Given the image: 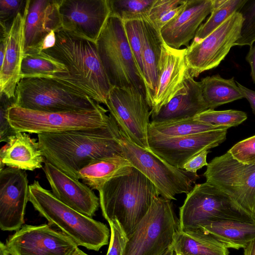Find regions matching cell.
I'll list each match as a JSON object with an SVG mask.
<instances>
[{
	"instance_id": "obj_1",
	"label": "cell",
	"mask_w": 255,
	"mask_h": 255,
	"mask_svg": "<svg viewBox=\"0 0 255 255\" xmlns=\"http://www.w3.org/2000/svg\"><path fill=\"white\" fill-rule=\"evenodd\" d=\"M120 135L119 127L113 117L106 127L37 134L45 160L77 180L79 171L90 163L123 153Z\"/></svg>"
},
{
	"instance_id": "obj_2",
	"label": "cell",
	"mask_w": 255,
	"mask_h": 255,
	"mask_svg": "<svg viewBox=\"0 0 255 255\" xmlns=\"http://www.w3.org/2000/svg\"><path fill=\"white\" fill-rule=\"evenodd\" d=\"M42 51L67 68L66 74L52 79L99 104L106 105L113 87L101 62L96 43L62 30L56 33L54 45Z\"/></svg>"
},
{
	"instance_id": "obj_3",
	"label": "cell",
	"mask_w": 255,
	"mask_h": 255,
	"mask_svg": "<svg viewBox=\"0 0 255 255\" xmlns=\"http://www.w3.org/2000/svg\"><path fill=\"white\" fill-rule=\"evenodd\" d=\"M102 215L108 223L117 220L128 238L159 196L154 184L133 167L126 174L107 182L98 191Z\"/></svg>"
},
{
	"instance_id": "obj_4",
	"label": "cell",
	"mask_w": 255,
	"mask_h": 255,
	"mask_svg": "<svg viewBox=\"0 0 255 255\" xmlns=\"http://www.w3.org/2000/svg\"><path fill=\"white\" fill-rule=\"evenodd\" d=\"M29 202L49 225L57 227L78 246L98 251L108 245L110 230L105 224L65 205L38 181L29 185Z\"/></svg>"
},
{
	"instance_id": "obj_5",
	"label": "cell",
	"mask_w": 255,
	"mask_h": 255,
	"mask_svg": "<svg viewBox=\"0 0 255 255\" xmlns=\"http://www.w3.org/2000/svg\"><path fill=\"white\" fill-rule=\"evenodd\" d=\"M96 44L101 62L112 86H132L146 97L144 79L131 51L121 17L111 13Z\"/></svg>"
},
{
	"instance_id": "obj_6",
	"label": "cell",
	"mask_w": 255,
	"mask_h": 255,
	"mask_svg": "<svg viewBox=\"0 0 255 255\" xmlns=\"http://www.w3.org/2000/svg\"><path fill=\"white\" fill-rule=\"evenodd\" d=\"M108 112L100 105L92 110L49 113L25 109L12 104L8 109L7 119L17 132L38 134L106 127L112 119Z\"/></svg>"
},
{
	"instance_id": "obj_7",
	"label": "cell",
	"mask_w": 255,
	"mask_h": 255,
	"mask_svg": "<svg viewBox=\"0 0 255 255\" xmlns=\"http://www.w3.org/2000/svg\"><path fill=\"white\" fill-rule=\"evenodd\" d=\"M255 220L226 193L207 182L195 184L179 208V230L200 229L213 221Z\"/></svg>"
},
{
	"instance_id": "obj_8",
	"label": "cell",
	"mask_w": 255,
	"mask_h": 255,
	"mask_svg": "<svg viewBox=\"0 0 255 255\" xmlns=\"http://www.w3.org/2000/svg\"><path fill=\"white\" fill-rule=\"evenodd\" d=\"M178 230L179 219L171 200L156 196L128 238L124 255H163Z\"/></svg>"
},
{
	"instance_id": "obj_9",
	"label": "cell",
	"mask_w": 255,
	"mask_h": 255,
	"mask_svg": "<svg viewBox=\"0 0 255 255\" xmlns=\"http://www.w3.org/2000/svg\"><path fill=\"white\" fill-rule=\"evenodd\" d=\"M13 105L49 113L92 110L100 104L52 78H24L18 83Z\"/></svg>"
},
{
	"instance_id": "obj_10",
	"label": "cell",
	"mask_w": 255,
	"mask_h": 255,
	"mask_svg": "<svg viewBox=\"0 0 255 255\" xmlns=\"http://www.w3.org/2000/svg\"><path fill=\"white\" fill-rule=\"evenodd\" d=\"M120 133L123 154L154 184L159 196L176 200V195L187 194L192 189V184L200 178L197 174L172 166L150 150L133 143L120 128Z\"/></svg>"
},
{
	"instance_id": "obj_11",
	"label": "cell",
	"mask_w": 255,
	"mask_h": 255,
	"mask_svg": "<svg viewBox=\"0 0 255 255\" xmlns=\"http://www.w3.org/2000/svg\"><path fill=\"white\" fill-rule=\"evenodd\" d=\"M203 176L255 220V164H244L227 151L208 163Z\"/></svg>"
},
{
	"instance_id": "obj_12",
	"label": "cell",
	"mask_w": 255,
	"mask_h": 255,
	"mask_svg": "<svg viewBox=\"0 0 255 255\" xmlns=\"http://www.w3.org/2000/svg\"><path fill=\"white\" fill-rule=\"evenodd\" d=\"M119 128L139 146L150 150L148 127L150 109L146 97L134 87H113L105 105Z\"/></svg>"
},
{
	"instance_id": "obj_13",
	"label": "cell",
	"mask_w": 255,
	"mask_h": 255,
	"mask_svg": "<svg viewBox=\"0 0 255 255\" xmlns=\"http://www.w3.org/2000/svg\"><path fill=\"white\" fill-rule=\"evenodd\" d=\"M243 20L242 13L236 12L203 39L186 48L185 59L192 77L217 67L225 59L240 38Z\"/></svg>"
},
{
	"instance_id": "obj_14",
	"label": "cell",
	"mask_w": 255,
	"mask_h": 255,
	"mask_svg": "<svg viewBox=\"0 0 255 255\" xmlns=\"http://www.w3.org/2000/svg\"><path fill=\"white\" fill-rule=\"evenodd\" d=\"M5 245L10 255H72L78 247L49 224L23 225L9 237Z\"/></svg>"
},
{
	"instance_id": "obj_15",
	"label": "cell",
	"mask_w": 255,
	"mask_h": 255,
	"mask_svg": "<svg viewBox=\"0 0 255 255\" xmlns=\"http://www.w3.org/2000/svg\"><path fill=\"white\" fill-rule=\"evenodd\" d=\"M62 29L96 43L111 13L109 0H60Z\"/></svg>"
},
{
	"instance_id": "obj_16",
	"label": "cell",
	"mask_w": 255,
	"mask_h": 255,
	"mask_svg": "<svg viewBox=\"0 0 255 255\" xmlns=\"http://www.w3.org/2000/svg\"><path fill=\"white\" fill-rule=\"evenodd\" d=\"M29 185L25 170L4 167L0 170V228L19 230L24 223Z\"/></svg>"
},
{
	"instance_id": "obj_17",
	"label": "cell",
	"mask_w": 255,
	"mask_h": 255,
	"mask_svg": "<svg viewBox=\"0 0 255 255\" xmlns=\"http://www.w3.org/2000/svg\"><path fill=\"white\" fill-rule=\"evenodd\" d=\"M227 129L186 136L148 140L150 150L172 166L182 169L194 155L218 146L226 139Z\"/></svg>"
},
{
	"instance_id": "obj_18",
	"label": "cell",
	"mask_w": 255,
	"mask_h": 255,
	"mask_svg": "<svg viewBox=\"0 0 255 255\" xmlns=\"http://www.w3.org/2000/svg\"><path fill=\"white\" fill-rule=\"evenodd\" d=\"M185 54L186 48L177 49L163 43L158 65L157 87L150 107L151 117L184 87L189 73Z\"/></svg>"
},
{
	"instance_id": "obj_19",
	"label": "cell",
	"mask_w": 255,
	"mask_h": 255,
	"mask_svg": "<svg viewBox=\"0 0 255 255\" xmlns=\"http://www.w3.org/2000/svg\"><path fill=\"white\" fill-rule=\"evenodd\" d=\"M43 171L52 192L59 201L92 218L98 210L99 198L88 186L74 179L47 161Z\"/></svg>"
},
{
	"instance_id": "obj_20",
	"label": "cell",
	"mask_w": 255,
	"mask_h": 255,
	"mask_svg": "<svg viewBox=\"0 0 255 255\" xmlns=\"http://www.w3.org/2000/svg\"><path fill=\"white\" fill-rule=\"evenodd\" d=\"M60 0H27L24 26V53L42 51L45 37L63 30Z\"/></svg>"
},
{
	"instance_id": "obj_21",
	"label": "cell",
	"mask_w": 255,
	"mask_h": 255,
	"mask_svg": "<svg viewBox=\"0 0 255 255\" xmlns=\"http://www.w3.org/2000/svg\"><path fill=\"white\" fill-rule=\"evenodd\" d=\"M26 13L25 3L23 11L17 14L8 29L5 57L0 66V95L9 100L14 99L16 86L21 79L20 71L24 55V26Z\"/></svg>"
},
{
	"instance_id": "obj_22",
	"label": "cell",
	"mask_w": 255,
	"mask_h": 255,
	"mask_svg": "<svg viewBox=\"0 0 255 255\" xmlns=\"http://www.w3.org/2000/svg\"><path fill=\"white\" fill-rule=\"evenodd\" d=\"M213 6L214 0H187L183 11L160 30L165 43L177 49L187 47Z\"/></svg>"
},
{
	"instance_id": "obj_23",
	"label": "cell",
	"mask_w": 255,
	"mask_h": 255,
	"mask_svg": "<svg viewBox=\"0 0 255 255\" xmlns=\"http://www.w3.org/2000/svg\"><path fill=\"white\" fill-rule=\"evenodd\" d=\"M208 109L200 82L195 81L189 72L185 79L184 87L157 114L151 117V123L193 118Z\"/></svg>"
},
{
	"instance_id": "obj_24",
	"label": "cell",
	"mask_w": 255,
	"mask_h": 255,
	"mask_svg": "<svg viewBox=\"0 0 255 255\" xmlns=\"http://www.w3.org/2000/svg\"><path fill=\"white\" fill-rule=\"evenodd\" d=\"M45 159L35 139L17 132L0 150V170L7 167L33 171L42 168Z\"/></svg>"
},
{
	"instance_id": "obj_25",
	"label": "cell",
	"mask_w": 255,
	"mask_h": 255,
	"mask_svg": "<svg viewBox=\"0 0 255 255\" xmlns=\"http://www.w3.org/2000/svg\"><path fill=\"white\" fill-rule=\"evenodd\" d=\"M143 28L142 62L146 99L150 107L158 81V65L164 41L160 31L148 18L141 17Z\"/></svg>"
},
{
	"instance_id": "obj_26",
	"label": "cell",
	"mask_w": 255,
	"mask_h": 255,
	"mask_svg": "<svg viewBox=\"0 0 255 255\" xmlns=\"http://www.w3.org/2000/svg\"><path fill=\"white\" fill-rule=\"evenodd\" d=\"M132 167L123 153L117 154L90 163L79 171L78 179L91 189L99 191L107 182L128 173Z\"/></svg>"
},
{
	"instance_id": "obj_27",
	"label": "cell",
	"mask_w": 255,
	"mask_h": 255,
	"mask_svg": "<svg viewBox=\"0 0 255 255\" xmlns=\"http://www.w3.org/2000/svg\"><path fill=\"white\" fill-rule=\"evenodd\" d=\"M200 229L211 235L228 249H245L255 241V220L213 221L202 225Z\"/></svg>"
},
{
	"instance_id": "obj_28",
	"label": "cell",
	"mask_w": 255,
	"mask_h": 255,
	"mask_svg": "<svg viewBox=\"0 0 255 255\" xmlns=\"http://www.w3.org/2000/svg\"><path fill=\"white\" fill-rule=\"evenodd\" d=\"M170 248L176 255H229L224 244L201 229L178 230Z\"/></svg>"
},
{
	"instance_id": "obj_29",
	"label": "cell",
	"mask_w": 255,
	"mask_h": 255,
	"mask_svg": "<svg viewBox=\"0 0 255 255\" xmlns=\"http://www.w3.org/2000/svg\"><path fill=\"white\" fill-rule=\"evenodd\" d=\"M203 99L208 109L215 108L244 98L234 77L224 79L220 75L207 76L200 81Z\"/></svg>"
},
{
	"instance_id": "obj_30",
	"label": "cell",
	"mask_w": 255,
	"mask_h": 255,
	"mask_svg": "<svg viewBox=\"0 0 255 255\" xmlns=\"http://www.w3.org/2000/svg\"><path fill=\"white\" fill-rule=\"evenodd\" d=\"M228 128L199 122L194 117L158 123L150 122L148 127V140L180 137Z\"/></svg>"
},
{
	"instance_id": "obj_31",
	"label": "cell",
	"mask_w": 255,
	"mask_h": 255,
	"mask_svg": "<svg viewBox=\"0 0 255 255\" xmlns=\"http://www.w3.org/2000/svg\"><path fill=\"white\" fill-rule=\"evenodd\" d=\"M21 78H54L67 73L65 66L43 51L24 53Z\"/></svg>"
},
{
	"instance_id": "obj_32",
	"label": "cell",
	"mask_w": 255,
	"mask_h": 255,
	"mask_svg": "<svg viewBox=\"0 0 255 255\" xmlns=\"http://www.w3.org/2000/svg\"><path fill=\"white\" fill-rule=\"evenodd\" d=\"M248 0H214L210 15L197 30L192 42H198L221 25L236 12L241 10Z\"/></svg>"
},
{
	"instance_id": "obj_33",
	"label": "cell",
	"mask_w": 255,
	"mask_h": 255,
	"mask_svg": "<svg viewBox=\"0 0 255 255\" xmlns=\"http://www.w3.org/2000/svg\"><path fill=\"white\" fill-rule=\"evenodd\" d=\"M187 0H154L147 16L159 31L184 9Z\"/></svg>"
},
{
	"instance_id": "obj_34",
	"label": "cell",
	"mask_w": 255,
	"mask_h": 255,
	"mask_svg": "<svg viewBox=\"0 0 255 255\" xmlns=\"http://www.w3.org/2000/svg\"><path fill=\"white\" fill-rule=\"evenodd\" d=\"M247 118V114L241 111L208 109L195 116L194 119L216 126L230 128L238 126L246 121Z\"/></svg>"
},
{
	"instance_id": "obj_35",
	"label": "cell",
	"mask_w": 255,
	"mask_h": 255,
	"mask_svg": "<svg viewBox=\"0 0 255 255\" xmlns=\"http://www.w3.org/2000/svg\"><path fill=\"white\" fill-rule=\"evenodd\" d=\"M154 0H109L111 13L123 20L140 18L147 13Z\"/></svg>"
},
{
	"instance_id": "obj_36",
	"label": "cell",
	"mask_w": 255,
	"mask_h": 255,
	"mask_svg": "<svg viewBox=\"0 0 255 255\" xmlns=\"http://www.w3.org/2000/svg\"><path fill=\"white\" fill-rule=\"evenodd\" d=\"M125 32L139 71L143 79L142 62L143 28L141 17L123 20Z\"/></svg>"
},
{
	"instance_id": "obj_37",
	"label": "cell",
	"mask_w": 255,
	"mask_h": 255,
	"mask_svg": "<svg viewBox=\"0 0 255 255\" xmlns=\"http://www.w3.org/2000/svg\"><path fill=\"white\" fill-rule=\"evenodd\" d=\"M240 12L244 20L240 38L235 46L249 45L251 47L255 42V0H248Z\"/></svg>"
},
{
	"instance_id": "obj_38",
	"label": "cell",
	"mask_w": 255,
	"mask_h": 255,
	"mask_svg": "<svg viewBox=\"0 0 255 255\" xmlns=\"http://www.w3.org/2000/svg\"><path fill=\"white\" fill-rule=\"evenodd\" d=\"M228 151L244 164H255V135L237 142Z\"/></svg>"
},
{
	"instance_id": "obj_39",
	"label": "cell",
	"mask_w": 255,
	"mask_h": 255,
	"mask_svg": "<svg viewBox=\"0 0 255 255\" xmlns=\"http://www.w3.org/2000/svg\"><path fill=\"white\" fill-rule=\"evenodd\" d=\"M108 223L111 230V238L106 255H124L128 238L117 220Z\"/></svg>"
},
{
	"instance_id": "obj_40",
	"label": "cell",
	"mask_w": 255,
	"mask_h": 255,
	"mask_svg": "<svg viewBox=\"0 0 255 255\" xmlns=\"http://www.w3.org/2000/svg\"><path fill=\"white\" fill-rule=\"evenodd\" d=\"M26 1V0H0V27L8 28L6 26L7 22L11 20L12 21L19 12L23 10Z\"/></svg>"
},
{
	"instance_id": "obj_41",
	"label": "cell",
	"mask_w": 255,
	"mask_h": 255,
	"mask_svg": "<svg viewBox=\"0 0 255 255\" xmlns=\"http://www.w3.org/2000/svg\"><path fill=\"white\" fill-rule=\"evenodd\" d=\"M3 95H0V142L8 141L12 135L17 131L9 124L7 119L8 109L14 101H11Z\"/></svg>"
},
{
	"instance_id": "obj_42",
	"label": "cell",
	"mask_w": 255,
	"mask_h": 255,
	"mask_svg": "<svg viewBox=\"0 0 255 255\" xmlns=\"http://www.w3.org/2000/svg\"><path fill=\"white\" fill-rule=\"evenodd\" d=\"M210 152L209 150H205L194 155L185 163L182 169L190 173L197 174L198 170L208 165L207 156Z\"/></svg>"
},
{
	"instance_id": "obj_43",
	"label": "cell",
	"mask_w": 255,
	"mask_h": 255,
	"mask_svg": "<svg viewBox=\"0 0 255 255\" xmlns=\"http://www.w3.org/2000/svg\"><path fill=\"white\" fill-rule=\"evenodd\" d=\"M236 82L244 98L249 101L253 112L255 114V91L245 87L237 81Z\"/></svg>"
},
{
	"instance_id": "obj_44",
	"label": "cell",
	"mask_w": 255,
	"mask_h": 255,
	"mask_svg": "<svg viewBox=\"0 0 255 255\" xmlns=\"http://www.w3.org/2000/svg\"><path fill=\"white\" fill-rule=\"evenodd\" d=\"M246 59L251 66V76L253 81L255 83V44L250 47Z\"/></svg>"
},
{
	"instance_id": "obj_45",
	"label": "cell",
	"mask_w": 255,
	"mask_h": 255,
	"mask_svg": "<svg viewBox=\"0 0 255 255\" xmlns=\"http://www.w3.org/2000/svg\"><path fill=\"white\" fill-rule=\"evenodd\" d=\"M56 41V32H51L44 38L41 50H44L53 47Z\"/></svg>"
},
{
	"instance_id": "obj_46",
	"label": "cell",
	"mask_w": 255,
	"mask_h": 255,
	"mask_svg": "<svg viewBox=\"0 0 255 255\" xmlns=\"http://www.w3.org/2000/svg\"><path fill=\"white\" fill-rule=\"evenodd\" d=\"M244 255H255V241L251 242L245 249Z\"/></svg>"
},
{
	"instance_id": "obj_47",
	"label": "cell",
	"mask_w": 255,
	"mask_h": 255,
	"mask_svg": "<svg viewBox=\"0 0 255 255\" xmlns=\"http://www.w3.org/2000/svg\"><path fill=\"white\" fill-rule=\"evenodd\" d=\"M0 255H10L5 244L0 243Z\"/></svg>"
},
{
	"instance_id": "obj_48",
	"label": "cell",
	"mask_w": 255,
	"mask_h": 255,
	"mask_svg": "<svg viewBox=\"0 0 255 255\" xmlns=\"http://www.w3.org/2000/svg\"><path fill=\"white\" fill-rule=\"evenodd\" d=\"M72 255H89L82 251L78 247L75 250Z\"/></svg>"
},
{
	"instance_id": "obj_49",
	"label": "cell",
	"mask_w": 255,
	"mask_h": 255,
	"mask_svg": "<svg viewBox=\"0 0 255 255\" xmlns=\"http://www.w3.org/2000/svg\"><path fill=\"white\" fill-rule=\"evenodd\" d=\"M163 255H176L174 251L170 248Z\"/></svg>"
}]
</instances>
